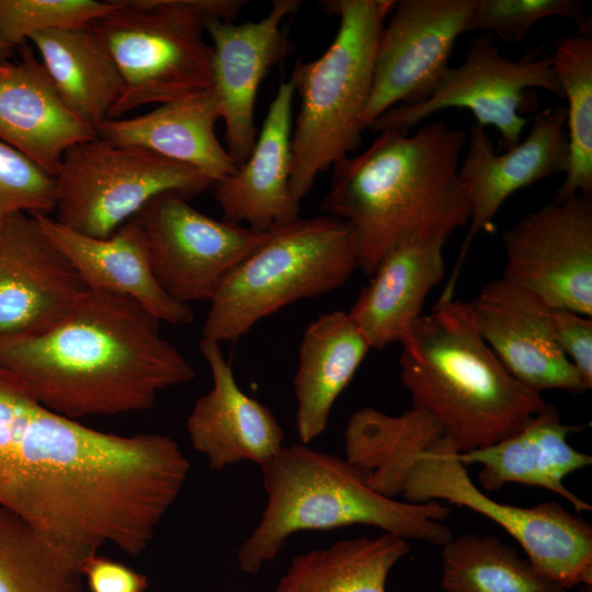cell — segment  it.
<instances>
[{
	"label": "cell",
	"mask_w": 592,
	"mask_h": 592,
	"mask_svg": "<svg viewBox=\"0 0 592 592\" xmlns=\"http://www.w3.org/2000/svg\"><path fill=\"white\" fill-rule=\"evenodd\" d=\"M294 94L289 81L280 83L247 160L214 183L224 220L266 231L300 219V202L291 190Z\"/></svg>",
	"instance_id": "20"
},
{
	"label": "cell",
	"mask_w": 592,
	"mask_h": 592,
	"mask_svg": "<svg viewBox=\"0 0 592 592\" xmlns=\"http://www.w3.org/2000/svg\"><path fill=\"white\" fill-rule=\"evenodd\" d=\"M200 351L213 386L196 399L186 419L193 448L213 470L244 460L262 466L284 446L282 426L269 407L239 387L219 342L202 338Z\"/></svg>",
	"instance_id": "19"
},
{
	"label": "cell",
	"mask_w": 592,
	"mask_h": 592,
	"mask_svg": "<svg viewBox=\"0 0 592 592\" xmlns=\"http://www.w3.org/2000/svg\"><path fill=\"white\" fill-rule=\"evenodd\" d=\"M445 436L412 464L401 496L412 503L445 500L504 528L543 577L563 590L592 585V526L557 501L533 506L499 502L470 479Z\"/></svg>",
	"instance_id": "9"
},
{
	"label": "cell",
	"mask_w": 592,
	"mask_h": 592,
	"mask_svg": "<svg viewBox=\"0 0 592 592\" xmlns=\"http://www.w3.org/2000/svg\"><path fill=\"white\" fill-rule=\"evenodd\" d=\"M409 551L407 539L388 533L340 539L294 557L272 592H386L390 571Z\"/></svg>",
	"instance_id": "29"
},
{
	"label": "cell",
	"mask_w": 592,
	"mask_h": 592,
	"mask_svg": "<svg viewBox=\"0 0 592 592\" xmlns=\"http://www.w3.org/2000/svg\"><path fill=\"white\" fill-rule=\"evenodd\" d=\"M502 277L548 307L592 317V198L553 200L502 235Z\"/></svg>",
	"instance_id": "13"
},
{
	"label": "cell",
	"mask_w": 592,
	"mask_h": 592,
	"mask_svg": "<svg viewBox=\"0 0 592 592\" xmlns=\"http://www.w3.org/2000/svg\"><path fill=\"white\" fill-rule=\"evenodd\" d=\"M591 26L558 38L553 67L567 100L566 130L569 162L555 200L592 198V35Z\"/></svg>",
	"instance_id": "31"
},
{
	"label": "cell",
	"mask_w": 592,
	"mask_h": 592,
	"mask_svg": "<svg viewBox=\"0 0 592 592\" xmlns=\"http://www.w3.org/2000/svg\"><path fill=\"white\" fill-rule=\"evenodd\" d=\"M578 592H592V585H581Z\"/></svg>",
	"instance_id": "39"
},
{
	"label": "cell",
	"mask_w": 592,
	"mask_h": 592,
	"mask_svg": "<svg viewBox=\"0 0 592 592\" xmlns=\"http://www.w3.org/2000/svg\"><path fill=\"white\" fill-rule=\"evenodd\" d=\"M88 289L33 215L16 213L0 224V335L50 327Z\"/></svg>",
	"instance_id": "17"
},
{
	"label": "cell",
	"mask_w": 592,
	"mask_h": 592,
	"mask_svg": "<svg viewBox=\"0 0 592 592\" xmlns=\"http://www.w3.org/2000/svg\"><path fill=\"white\" fill-rule=\"evenodd\" d=\"M445 436L441 424L419 408L391 415L366 407L348 421L345 458L365 473L372 489L396 499L414 460Z\"/></svg>",
	"instance_id": "28"
},
{
	"label": "cell",
	"mask_w": 592,
	"mask_h": 592,
	"mask_svg": "<svg viewBox=\"0 0 592 592\" xmlns=\"http://www.w3.org/2000/svg\"><path fill=\"white\" fill-rule=\"evenodd\" d=\"M29 41L65 105L96 129L109 118L123 82L94 25L39 32Z\"/></svg>",
	"instance_id": "27"
},
{
	"label": "cell",
	"mask_w": 592,
	"mask_h": 592,
	"mask_svg": "<svg viewBox=\"0 0 592 592\" xmlns=\"http://www.w3.org/2000/svg\"><path fill=\"white\" fill-rule=\"evenodd\" d=\"M356 269L345 221L325 215L274 227L209 300L203 338L237 341L283 307L341 287Z\"/></svg>",
	"instance_id": "8"
},
{
	"label": "cell",
	"mask_w": 592,
	"mask_h": 592,
	"mask_svg": "<svg viewBox=\"0 0 592 592\" xmlns=\"http://www.w3.org/2000/svg\"><path fill=\"white\" fill-rule=\"evenodd\" d=\"M82 576L91 592H145L148 587L146 576L99 554L84 561Z\"/></svg>",
	"instance_id": "37"
},
{
	"label": "cell",
	"mask_w": 592,
	"mask_h": 592,
	"mask_svg": "<svg viewBox=\"0 0 592 592\" xmlns=\"http://www.w3.org/2000/svg\"><path fill=\"white\" fill-rule=\"evenodd\" d=\"M14 49V46L3 42L0 38V66L11 60Z\"/></svg>",
	"instance_id": "38"
},
{
	"label": "cell",
	"mask_w": 592,
	"mask_h": 592,
	"mask_svg": "<svg viewBox=\"0 0 592 592\" xmlns=\"http://www.w3.org/2000/svg\"><path fill=\"white\" fill-rule=\"evenodd\" d=\"M55 180V219L101 239L112 236L161 194L177 193L189 200L214 185L209 177L189 164L99 136L67 149Z\"/></svg>",
	"instance_id": "10"
},
{
	"label": "cell",
	"mask_w": 592,
	"mask_h": 592,
	"mask_svg": "<svg viewBox=\"0 0 592 592\" xmlns=\"http://www.w3.org/2000/svg\"><path fill=\"white\" fill-rule=\"evenodd\" d=\"M476 0H401L380 32L362 129L388 110L424 101L449 59Z\"/></svg>",
	"instance_id": "14"
},
{
	"label": "cell",
	"mask_w": 592,
	"mask_h": 592,
	"mask_svg": "<svg viewBox=\"0 0 592 592\" xmlns=\"http://www.w3.org/2000/svg\"><path fill=\"white\" fill-rule=\"evenodd\" d=\"M116 462L111 433L49 410L0 365V505L64 537L99 505Z\"/></svg>",
	"instance_id": "4"
},
{
	"label": "cell",
	"mask_w": 592,
	"mask_h": 592,
	"mask_svg": "<svg viewBox=\"0 0 592 592\" xmlns=\"http://www.w3.org/2000/svg\"><path fill=\"white\" fill-rule=\"evenodd\" d=\"M135 299L86 291L50 327L0 335V365L49 410L78 420L146 411L195 369Z\"/></svg>",
	"instance_id": "1"
},
{
	"label": "cell",
	"mask_w": 592,
	"mask_h": 592,
	"mask_svg": "<svg viewBox=\"0 0 592 592\" xmlns=\"http://www.w3.org/2000/svg\"><path fill=\"white\" fill-rule=\"evenodd\" d=\"M582 425L561 421L559 411L548 403L513 435L483 448L457 453L464 465L481 466L478 481L482 491H497L509 483L540 487L557 493L576 511L592 506L576 496L563 479L592 464V457L573 448L568 436Z\"/></svg>",
	"instance_id": "23"
},
{
	"label": "cell",
	"mask_w": 592,
	"mask_h": 592,
	"mask_svg": "<svg viewBox=\"0 0 592 592\" xmlns=\"http://www.w3.org/2000/svg\"><path fill=\"white\" fill-rule=\"evenodd\" d=\"M119 7L117 0H0V38L16 47L35 33L88 25Z\"/></svg>",
	"instance_id": "33"
},
{
	"label": "cell",
	"mask_w": 592,
	"mask_h": 592,
	"mask_svg": "<svg viewBox=\"0 0 592 592\" xmlns=\"http://www.w3.org/2000/svg\"><path fill=\"white\" fill-rule=\"evenodd\" d=\"M585 5L583 0H476L465 33L479 31L516 44L536 23L551 16L569 19L578 29L590 26Z\"/></svg>",
	"instance_id": "34"
},
{
	"label": "cell",
	"mask_w": 592,
	"mask_h": 592,
	"mask_svg": "<svg viewBox=\"0 0 592 592\" xmlns=\"http://www.w3.org/2000/svg\"><path fill=\"white\" fill-rule=\"evenodd\" d=\"M443 592H565L493 535L459 534L443 545Z\"/></svg>",
	"instance_id": "30"
},
{
	"label": "cell",
	"mask_w": 592,
	"mask_h": 592,
	"mask_svg": "<svg viewBox=\"0 0 592 592\" xmlns=\"http://www.w3.org/2000/svg\"><path fill=\"white\" fill-rule=\"evenodd\" d=\"M399 343L412 407L431 414L458 453L513 435L548 405L503 366L453 294L443 292Z\"/></svg>",
	"instance_id": "3"
},
{
	"label": "cell",
	"mask_w": 592,
	"mask_h": 592,
	"mask_svg": "<svg viewBox=\"0 0 592 592\" xmlns=\"http://www.w3.org/2000/svg\"><path fill=\"white\" fill-rule=\"evenodd\" d=\"M446 242L440 237H412L377 265L348 312L371 349L399 343L422 316L426 296L445 274Z\"/></svg>",
	"instance_id": "24"
},
{
	"label": "cell",
	"mask_w": 592,
	"mask_h": 592,
	"mask_svg": "<svg viewBox=\"0 0 592 592\" xmlns=\"http://www.w3.org/2000/svg\"><path fill=\"white\" fill-rule=\"evenodd\" d=\"M562 99L551 55L543 45L524 52L517 59L503 56L492 35L475 37L457 67H449L431 94L422 102L400 104L382 114L368 129L409 133L433 114L448 109L468 110L476 123L491 126L499 135L501 151L515 146L535 111L536 90Z\"/></svg>",
	"instance_id": "11"
},
{
	"label": "cell",
	"mask_w": 592,
	"mask_h": 592,
	"mask_svg": "<svg viewBox=\"0 0 592 592\" xmlns=\"http://www.w3.org/2000/svg\"><path fill=\"white\" fill-rule=\"evenodd\" d=\"M394 0H331L337 34L318 58L295 64L291 79L300 106L292 130L291 190L300 202L317 177L356 152L373 83L378 38Z\"/></svg>",
	"instance_id": "6"
},
{
	"label": "cell",
	"mask_w": 592,
	"mask_h": 592,
	"mask_svg": "<svg viewBox=\"0 0 592 592\" xmlns=\"http://www.w3.org/2000/svg\"><path fill=\"white\" fill-rule=\"evenodd\" d=\"M556 341L581 375L592 386V319L567 309L550 308Z\"/></svg>",
	"instance_id": "36"
},
{
	"label": "cell",
	"mask_w": 592,
	"mask_h": 592,
	"mask_svg": "<svg viewBox=\"0 0 592 592\" xmlns=\"http://www.w3.org/2000/svg\"><path fill=\"white\" fill-rule=\"evenodd\" d=\"M45 236L75 266L88 288L128 296L159 321L187 325L192 308L171 298L156 280L135 218L105 239L81 235L48 215H33Z\"/></svg>",
	"instance_id": "21"
},
{
	"label": "cell",
	"mask_w": 592,
	"mask_h": 592,
	"mask_svg": "<svg viewBox=\"0 0 592 592\" xmlns=\"http://www.w3.org/2000/svg\"><path fill=\"white\" fill-rule=\"evenodd\" d=\"M466 144L459 178L470 217L457 262L444 288L452 293L471 242L481 231L490 229L503 203L516 191L566 174L569 162L566 106L554 105L538 112L531 118L526 137L506 150L497 152L486 128L477 123L470 124Z\"/></svg>",
	"instance_id": "15"
},
{
	"label": "cell",
	"mask_w": 592,
	"mask_h": 592,
	"mask_svg": "<svg viewBox=\"0 0 592 592\" xmlns=\"http://www.w3.org/2000/svg\"><path fill=\"white\" fill-rule=\"evenodd\" d=\"M96 137V129L65 105L29 47L0 66L1 141L55 177L67 149Z\"/></svg>",
	"instance_id": "22"
},
{
	"label": "cell",
	"mask_w": 592,
	"mask_h": 592,
	"mask_svg": "<svg viewBox=\"0 0 592 592\" xmlns=\"http://www.w3.org/2000/svg\"><path fill=\"white\" fill-rule=\"evenodd\" d=\"M219 119L213 88L158 105L130 118H106L98 136L116 145L148 150L189 164L214 183L232 174L238 166L215 133Z\"/></svg>",
	"instance_id": "25"
},
{
	"label": "cell",
	"mask_w": 592,
	"mask_h": 592,
	"mask_svg": "<svg viewBox=\"0 0 592 592\" xmlns=\"http://www.w3.org/2000/svg\"><path fill=\"white\" fill-rule=\"evenodd\" d=\"M87 559L0 505V592H82Z\"/></svg>",
	"instance_id": "32"
},
{
	"label": "cell",
	"mask_w": 592,
	"mask_h": 592,
	"mask_svg": "<svg viewBox=\"0 0 592 592\" xmlns=\"http://www.w3.org/2000/svg\"><path fill=\"white\" fill-rule=\"evenodd\" d=\"M177 193L152 198L134 218L139 224L153 275L174 300H210L224 280L270 237L212 218Z\"/></svg>",
	"instance_id": "12"
},
{
	"label": "cell",
	"mask_w": 592,
	"mask_h": 592,
	"mask_svg": "<svg viewBox=\"0 0 592 592\" xmlns=\"http://www.w3.org/2000/svg\"><path fill=\"white\" fill-rule=\"evenodd\" d=\"M56 197L55 177L0 140V224L16 213L48 215Z\"/></svg>",
	"instance_id": "35"
},
{
	"label": "cell",
	"mask_w": 592,
	"mask_h": 592,
	"mask_svg": "<svg viewBox=\"0 0 592 592\" xmlns=\"http://www.w3.org/2000/svg\"><path fill=\"white\" fill-rule=\"evenodd\" d=\"M369 350L345 311L325 312L307 326L293 380L300 443L309 444L325 432L335 400Z\"/></svg>",
	"instance_id": "26"
},
{
	"label": "cell",
	"mask_w": 592,
	"mask_h": 592,
	"mask_svg": "<svg viewBox=\"0 0 592 592\" xmlns=\"http://www.w3.org/2000/svg\"><path fill=\"white\" fill-rule=\"evenodd\" d=\"M466 304L478 333L524 386L539 394L558 389L580 395L590 389L559 348L550 307L539 297L500 277Z\"/></svg>",
	"instance_id": "16"
},
{
	"label": "cell",
	"mask_w": 592,
	"mask_h": 592,
	"mask_svg": "<svg viewBox=\"0 0 592 592\" xmlns=\"http://www.w3.org/2000/svg\"><path fill=\"white\" fill-rule=\"evenodd\" d=\"M260 467L266 504L260 522L237 550L244 573H258L300 531L368 525L407 540L442 546L454 536L442 523L449 506L385 497L345 457L297 443L283 446Z\"/></svg>",
	"instance_id": "5"
},
{
	"label": "cell",
	"mask_w": 592,
	"mask_h": 592,
	"mask_svg": "<svg viewBox=\"0 0 592 592\" xmlns=\"http://www.w3.org/2000/svg\"><path fill=\"white\" fill-rule=\"evenodd\" d=\"M466 143L464 129L435 119L412 135L379 132L364 151L332 167L321 208L350 226L365 274L409 238L448 240L467 226L470 206L459 178Z\"/></svg>",
	"instance_id": "2"
},
{
	"label": "cell",
	"mask_w": 592,
	"mask_h": 592,
	"mask_svg": "<svg viewBox=\"0 0 592 592\" xmlns=\"http://www.w3.org/2000/svg\"><path fill=\"white\" fill-rule=\"evenodd\" d=\"M298 0H274L267 14L242 24L210 18L213 90L225 124L226 149L240 167L250 155L258 130L254 119L259 87L286 50L283 22L300 7Z\"/></svg>",
	"instance_id": "18"
},
{
	"label": "cell",
	"mask_w": 592,
	"mask_h": 592,
	"mask_svg": "<svg viewBox=\"0 0 592 592\" xmlns=\"http://www.w3.org/2000/svg\"><path fill=\"white\" fill-rule=\"evenodd\" d=\"M92 24L105 42L123 88L109 118L164 104L213 87V49L204 38L210 18L234 21L242 0H117Z\"/></svg>",
	"instance_id": "7"
}]
</instances>
